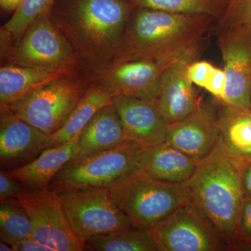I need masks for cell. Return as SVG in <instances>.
<instances>
[{"label":"cell","instance_id":"obj_19","mask_svg":"<svg viewBox=\"0 0 251 251\" xmlns=\"http://www.w3.org/2000/svg\"><path fill=\"white\" fill-rule=\"evenodd\" d=\"M80 70L83 69L50 71L17 64H2L0 69V106L14 103L51 81Z\"/></svg>","mask_w":251,"mask_h":251},{"label":"cell","instance_id":"obj_3","mask_svg":"<svg viewBox=\"0 0 251 251\" xmlns=\"http://www.w3.org/2000/svg\"><path fill=\"white\" fill-rule=\"evenodd\" d=\"M245 163L220 135L210 153L198 163L186 181L191 202L207 218L227 249L236 250L244 193Z\"/></svg>","mask_w":251,"mask_h":251},{"label":"cell","instance_id":"obj_4","mask_svg":"<svg viewBox=\"0 0 251 251\" xmlns=\"http://www.w3.org/2000/svg\"><path fill=\"white\" fill-rule=\"evenodd\" d=\"M108 188L132 226L145 230L191 202L186 182L156 179L139 169L122 176Z\"/></svg>","mask_w":251,"mask_h":251},{"label":"cell","instance_id":"obj_18","mask_svg":"<svg viewBox=\"0 0 251 251\" xmlns=\"http://www.w3.org/2000/svg\"><path fill=\"white\" fill-rule=\"evenodd\" d=\"M198 163L165 142L140 151L138 169L156 179L184 183L192 176Z\"/></svg>","mask_w":251,"mask_h":251},{"label":"cell","instance_id":"obj_6","mask_svg":"<svg viewBox=\"0 0 251 251\" xmlns=\"http://www.w3.org/2000/svg\"><path fill=\"white\" fill-rule=\"evenodd\" d=\"M140 148L125 142L115 148L74 158L56 175L49 185L57 193L86 188H108L138 169Z\"/></svg>","mask_w":251,"mask_h":251},{"label":"cell","instance_id":"obj_29","mask_svg":"<svg viewBox=\"0 0 251 251\" xmlns=\"http://www.w3.org/2000/svg\"><path fill=\"white\" fill-rule=\"evenodd\" d=\"M251 242V198H244L243 202L239 227H238V246L236 250Z\"/></svg>","mask_w":251,"mask_h":251},{"label":"cell","instance_id":"obj_24","mask_svg":"<svg viewBox=\"0 0 251 251\" xmlns=\"http://www.w3.org/2000/svg\"><path fill=\"white\" fill-rule=\"evenodd\" d=\"M135 7L176 14L206 15L218 20L224 12L225 0H130Z\"/></svg>","mask_w":251,"mask_h":251},{"label":"cell","instance_id":"obj_23","mask_svg":"<svg viewBox=\"0 0 251 251\" xmlns=\"http://www.w3.org/2000/svg\"><path fill=\"white\" fill-rule=\"evenodd\" d=\"M85 247L91 251H158L148 231L133 226L92 238Z\"/></svg>","mask_w":251,"mask_h":251},{"label":"cell","instance_id":"obj_26","mask_svg":"<svg viewBox=\"0 0 251 251\" xmlns=\"http://www.w3.org/2000/svg\"><path fill=\"white\" fill-rule=\"evenodd\" d=\"M56 0H23L18 9L1 27V35L14 44L31 23L50 11Z\"/></svg>","mask_w":251,"mask_h":251},{"label":"cell","instance_id":"obj_31","mask_svg":"<svg viewBox=\"0 0 251 251\" xmlns=\"http://www.w3.org/2000/svg\"><path fill=\"white\" fill-rule=\"evenodd\" d=\"M24 186L9 176L7 172L1 170L0 172V200L6 201L16 197L21 192Z\"/></svg>","mask_w":251,"mask_h":251},{"label":"cell","instance_id":"obj_11","mask_svg":"<svg viewBox=\"0 0 251 251\" xmlns=\"http://www.w3.org/2000/svg\"><path fill=\"white\" fill-rule=\"evenodd\" d=\"M169 66L151 59H119L89 74L91 82L113 98L133 97L156 103L160 79Z\"/></svg>","mask_w":251,"mask_h":251},{"label":"cell","instance_id":"obj_30","mask_svg":"<svg viewBox=\"0 0 251 251\" xmlns=\"http://www.w3.org/2000/svg\"><path fill=\"white\" fill-rule=\"evenodd\" d=\"M227 86V77L224 69L214 67L204 90L211 94L215 100L223 103Z\"/></svg>","mask_w":251,"mask_h":251},{"label":"cell","instance_id":"obj_32","mask_svg":"<svg viewBox=\"0 0 251 251\" xmlns=\"http://www.w3.org/2000/svg\"><path fill=\"white\" fill-rule=\"evenodd\" d=\"M14 251H55L52 248L43 244L32 237L11 244Z\"/></svg>","mask_w":251,"mask_h":251},{"label":"cell","instance_id":"obj_13","mask_svg":"<svg viewBox=\"0 0 251 251\" xmlns=\"http://www.w3.org/2000/svg\"><path fill=\"white\" fill-rule=\"evenodd\" d=\"M220 137L217 101L200 108L179 122L168 125L166 143L196 161L205 158Z\"/></svg>","mask_w":251,"mask_h":251},{"label":"cell","instance_id":"obj_36","mask_svg":"<svg viewBox=\"0 0 251 251\" xmlns=\"http://www.w3.org/2000/svg\"><path fill=\"white\" fill-rule=\"evenodd\" d=\"M239 251H251V242L249 244H246V245L243 246L239 249Z\"/></svg>","mask_w":251,"mask_h":251},{"label":"cell","instance_id":"obj_8","mask_svg":"<svg viewBox=\"0 0 251 251\" xmlns=\"http://www.w3.org/2000/svg\"><path fill=\"white\" fill-rule=\"evenodd\" d=\"M58 195L71 228L84 244L97 236L133 226L108 188L64 191Z\"/></svg>","mask_w":251,"mask_h":251},{"label":"cell","instance_id":"obj_15","mask_svg":"<svg viewBox=\"0 0 251 251\" xmlns=\"http://www.w3.org/2000/svg\"><path fill=\"white\" fill-rule=\"evenodd\" d=\"M114 105L123 127L125 142L142 149L166 141L168 124L154 102L133 97H117Z\"/></svg>","mask_w":251,"mask_h":251},{"label":"cell","instance_id":"obj_22","mask_svg":"<svg viewBox=\"0 0 251 251\" xmlns=\"http://www.w3.org/2000/svg\"><path fill=\"white\" fill-rule=\"evenodd\" d=\"M217 108L221 138L245 164L251 162V109L234 108L218 101Z\"/></svg>","mask_w":251,"mask_h":251},{"label":"cell","instance_id":"obj_7","mask_svg":"<svg viewBox=\"0 0 251 251\" xmlns=\"http://www.w3.org/2000/svg\"><path fill=\"white\" fill-rule=\"evenodd\" d=\"M1 59V65L17 64L50 71L84 69L49 13L31 23Z\"/></svg>","mask_w":251,"mask_h":251},{"label":"cell","instance_id":"obj_9","mask_svg":"<svg viewBox=\"0 0 251 251\" xmlns=\"http://www.w3.org/2000/svg\"><path fill=\"white\" fill-rule=\"evenodd\" d=\"M13 198L30 218L31 237L55 251H86L85 244L71 228L58 193L49 188L24 186Z\"/></svg>","mask_w":251,"mask_h":251},{"label":"cell","instance_id":"obj_27","mask_svg":"<svg viewBox=\"0 0 251 251\" xmlns=\"http://www.w3.org/2000/svg\"><path fill=\"white\" fill-rule=\"evenodd\" d=\"M223 14L217 20V32L234 26L251 27V0H225Z\"/></svg>","mask_w":251,"mask_h":251},{"label":"cell","instance_id":"obj_10","mask_svg":"<svg viewBox=\"0 0 251 251\" xmlns=\"http://www.w3.org/2000/svg\"><path fill=\"white\" fill-rule=\"evenodd\" d=\"M158 251H217L227 249L202 211L192 202L148 229Z\"/></svg>","mask_w":251,"mask_h":251},{"label":"cell","instance_id":"obj_17","mask_svg":"<svg viewBox=\"0 0 251 251\" xmlns=\"http://www.w3.org/2000/svg\"><path fill=\"white\" fill-rule=\"evenodd\" d=\"M80 135L79 133L63 145L46 149L35 159L25 166L6 171L25 187L34 189L49 188L63 167L77 156Z\"/></svg>","mask_w":251,"mask_h":251},{"label":"cell","instance_id":"obj_34","mask_svg":"<svg viewBox=\"0 0 251 251\" xmlns=\"http://www.w3.org/2000/svg\"><path fill=\"white\" fill-rule=\"evenodd\" d=\"M23 0H0V8L1 13L11 14L14 13L19 7Z\"/></svg>","mask_w":251,"mask_h":251},{"label":"cell","instance_id":"obj_35","mask_svg":"<svg viewBox=\"0 0 251 251\" xmlns=\"http://www.w3.org/2000/svg\"><path fill=\"white\" fill-rule=\"evenodd\" d=\"M0 251H14L12 247L9 243L5 242L1 240L0 243Z\"/></svg>","mask_w":251,"mask_h":251},{"label":"cell","instance_id":"obj_5","mask_svg":"<svg viewBox=\"0 0 251 251\" xmlns=\"http://www.w3.org/2000/svg\"><path fill=\"white\" fill-rule=\"evenodd\" d=\"M90 82L88 71L83 69L59 77L4 106L50 135L64 125Z\"/></svg>","mask_w":251,"mask_h":251},{"label":"cell","instance_id":"obj_33","mask_svg":"<svg viewBox=\"0 0 251 251\" xmlns=\"http://www.w3.org/2000/svg\"><path fill=\"white\" fill-rule=\"evenodd\" d=\"M242 183L244 196L251 198V162L246 163L243 167Z\"/></svg>","mask_w":251,"mask_h":251},{"label":"cell","instance_id":"obj_25","mask_svg":"<svg viewBox=\"0 0 251 251\" xmlns=\"http://www.w3.org/2000/svg\"><path fill=\"white\" fill-rule=\"evenodd\" d=\"M32 235V224L26 211L14 198L1 201L0 237L9 244Z\"/></svg>","mask_w":251,"mask_h":251},{"label":"cell","instance_id":"obj_1","mask_svg":"<svg viewBox=\"0 0 251 251\" xmlns=\"http://www.w3.org/2000/svg\"><path fill=\"white\" fill-rule=\"evenodd\" d=\"M130 0H56L49 15L88 72L115 62L132 12Z\"/></svg>","mask_w":251,"mask_h":251},{"label":"cell","instance_id":"obj_21","mask_svg":"<svg viewBox=\"0 0 251 251\" xmlns=\"http://www.w3.org/2000/svg\"><path fill=\"white\" fill-rule=\"evenodd\" d=\"M113 99L107 91L90 82L64 125L57 131L49 135L48 148L63 145L80 133L95 114L105 105L112 103Z\"/></svg>","mask_w":251,"mask_h":251},{"label":"cell","instance_id":"obj_14","mask_svg":"<svg viewBox=\"0 0 251 251\" xmlns=\"http://www.w3.org/2000/svg\"><path fill=\"white\" fill-rule=\"evenodd\" d=\"M49 135L0 106V164L15 169L35 159L48 148Z\"/></svg>","mask_w":251,"mask_h":251},{"label":"cell","instance_id":"obj_20","mask_svg":"<svg viewBox=\"0 0 251 251\" xmlns=\"http://www.w3.org/2000/svg\"><path fill=\"white\" fill-rule=\"evenodd\" d=\"M124 143L121 120L113 103L108 104L100 109L81 131L78 153L74 158L114 148Z\"/></svg>","mask_w":251,"mask_h":251},{"label":"cell","instance_id":"obj_12","mask_svg":"<svg viewBox=\"0 0 251 251\" xmlns=\"http://www.w3.org/2000/svg\"><path fill=\"white\" fill-rule=\"evenodd\" d=\"M217 33V45L227 77L222 103L251 109V27L234 26Z\"/></svg>","mask_w":251,"mask_h":251},{"label":"cell","instance_id":"obj_16","mask_svg":"<svg viewBox=\"0 0 251 251\" xmlns=\"http://www.w3.org/2000/svg\"><path fill=\"white\" fill-rule=\"evenodd\" d=\"M188 64L181 61L171 64L160 79L156 104L168 125L186 118L202 104L188 78Z\"/></svg>","mask_w":251,"mask_h":251},{"label":"cell","instance_id":"obj_2","mask_svg":"<svg viewBox=\"0 0 251 251\" xmlns=\"http://www.w3.org/2000/svg\"><path fill=\"white\" fill-rule=\"evenodd\" d=\"M214 19L135 7L117 59H151L166 65L198 60Z\"/></svg>","mask_w":251,"mask_h":251},{"label":"cell","instance_id":"obj_28","mask_svg":"<svg viewBox=\"0 0 251 251\" xmlns=\"http://www.w3.org/2000/svg\"><path fill=\"white\" fill-rule=\"evenodd\" d=\"M215 66L205 60L193 61L187 67V75L193 85L204 89Z\"/></svg>","mask_w":251,"mask_h":251}]
</instances>
